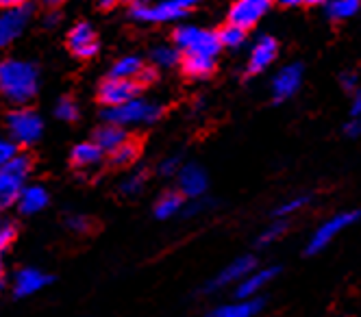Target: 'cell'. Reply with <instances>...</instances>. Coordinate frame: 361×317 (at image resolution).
I'll return each mask as SVG.
<instances>
[{
	"instance_id": "obj_1",
	"label": "cell",
	"mask_w": 361,
	"mask_h": 317,
	"mask_svg": "<svg viewBox=\"0 0 361 317\" xmlns=\"http://www.w3.org/2000/svg\"><path fill=\"white\" fill-rule=\"evenodd\" d=\"M39 87V70L22 59L0 61V96L13 104H27Z\"/></svg>"
},
{
	"instance_id": "obj_2",
	"label": "cell",
	"mask_w": 361,
	"mask_h": 317,
	"mask_svg": "<svg viewBox=\"0 0 361 317\" xmlns=\"http://www.w3.org/2000/svg\"><path fill=\"white\" fill-rule=\"evenodd\" d=\"M164 116V107L157 102H148L142 98L128 100L124 104H118V107H107L102 111V120L107 124H116V126H135V124H154L157 120H161Z\"/></svg>"
},
{
	"instance_id": "obj_3",
	"label": "cell",
	"mask_w": 361,
	"mask_h": 317,
	"mask_svg": "<svg viewBox=\"0 0 361 317\" xmlns=\"http://www.w3.org/2000/svg\"><path fill=\"white\" fill-rule=\"evenodd\" d=\"M174 46L180 55H202V57H218L222 48L218 33L209 29H200V26L183 24L174 31Z\"/></svg>"
},
{
	"instance_id": "obj_4",
	"label": "cell",
	"mask_w": 361,
	"mask_h": 317,
	"mask_svg": "<svg viewBox=\"0 0 361 317\" xmlns=\"http://www.w3.org/2000/svg\"><path fill=\"white\" fill-rule=\"evenodd\" d=\"M33 161L29 154H16L11 161L0 168V209L18 202L22 189L27 187V176L31 174Z\"/></svg>"
},
{
	"instance_id": "obj_5",
	"label": "cell",
	"mask_w": 361,
	"mask_h": 317,
	"mask_svg": "<svg viewBox=\"0 0 361 317\" xmlns=\"http://www.w3.org/2000/svg\"><path fill=\"white\" fill-rule=\"evenodd\" d=\"M200 0H159L157 5H131V18L137 22H152V24H164V22H176L185 18Z\"/></svg>"
},
{
	"instance_id": "obj_6",
	"label": "cell",
	"mask_w": 361,
	"mask_h": 317,
	"mask_svg": "<svg viewBox=\"0 0 361 317\" xmlns=\"http://www.w3.org/2000/svg\"><path fill=\"white\" fill-rule=\"evenodd\" d=\"M357 220H359V211H342V213H335L333 218L322 222L307 244V254H318V252L326 250V246L335 240V237H338L342 230L350 228Z\"/></svg>"
},
{
	"instance_id": "obj_7",
	"label": "cell",
	"mask_w": 361,
	"mask_h": 317,
	"mask_svg": "<svg viewBox=\"0 0 361 317\" xmlns=\"http://www.w3.org/2000/svg\"><path fill=\"white\" fill-rule=\"evenodd\" d=\"M7 128H9V135L16 144L31 146L42 137L44 122L31 109H16L7 116Z\"/></svg>"
},
{
	"instance_id": "obj_8",
	"label": "cell",
	"mask_w": 361,
	"mask_h": 317,
	"mask_svg": "<svg viewBox=\"0 0 361 317\" xmlns=\"http://www.w3.org/2000/svg\"><path fill=\"white\" fill-rule=\"evenodd\" d=\"M252 270H257V259L252 254L238 256L235 261H231L226 268H222L207 285H204V294H214V292H220V289H224L228 285H238Z\"/></svg>"
},
{
	"instance_id": "obj_9",
	"label": "cell",
	"mask_w": 361,
	"mask_h": 317,
	"mask_svg": "<svg viewBox=\"0 0 361 317\" xmlns=\"http://www.w3.org/2000/svg\"><path fill=\"white\" fill-rule=\"evenodd\" d=\"M272 9V0H235L228 9V24L248 31L259 24Z\"/></svg>"
},
{
	"instance_id": "obj_10",
	"label": "cell",
	"mask_w": 361,
	"mask_h": 317,
	"mask_svg": "<svg viewBox=\"0 0 361 317\" xmlns=\"http://www.w3.org/2000/svg\"><path fill=\"white\" fill-rule=\"evenodd\" d=\"M140 89H142V85L137 81L109 76L107 81L100 85L98 98L102 104H107V107H118V104H124L128 100L140 98Z\"/></svg>"
},
{
	"instance_id": "obj_11",
	"label": "cell",
	"mask_w": 361,
	"mask_h": 317,
	"mask_svg": "<svg viewBox=\"0 0 361 317\" xmlns=\"http://www.w3.org/2000/svg\"><path fill=\"white\" fill-rule=\"evenodd\" d=\"M302 85V66L300 63H288L283 66L270 83L272 89V98L274 102H286L292 96H296V92Z\"/></svg>"
},
{
	"instance_id": "obj_12",
	"label": "cell",
	"mask_w": 361,
	"mask_h": 317,
	"mask_svg": "<svg viewBox=\"0 0 361 317\" xmlns=\"http://www.w3.org/2000/svg\"><path fill=\"white\" fill-rule=\"evenodd\" d=\"M276 55H279V42L272 35L257 37L255 44L250 46V52H248L246 72L248 74H262V72H266L274 63Z\"/></svg>"
},
{
	"instance_id": "obj_13",
	"label": "cell",
	"mask_w": 361,
	"mask_h": 317,
	"mask_svg": "<svg viewBox=\"0 0 361 317\" xmlns=\"http://www.w3.org/2000/svg\"><path fill=\"white\" fill-rule=\"evenodd\" d=\"M29 18H31L29 7H13L0 13V50L13 44L22 35V31L29 24Z\"/></svg>"
},
{
	"instance_id": "obj_14",
	"label": "cell",
	"mask_w": 361,
	"mask_h": 317,
	"mask_svg": "<svg viewBox=\"0 0 361 317\" xmlns=\"http://www.w3.org/2000/svg\"><path fill=\"white\" fill-rule=\"evenodd\" d=\"M176 178H178V192L183 196L198 200L207 194L209 178H207V172H204L198 163H185L178 170Z\"/></svg>"
},
{
	"instance_id": "obj_15",
	"label": "cell",
	"mask_w": 361,
	"mask_h": 317,
	"mask_svg": "<svg viewBox=\"0 0 361 317\" xmlns=\"http://www.w3.org/2000/svg\"><path fill=\"white\" fill-rule=\"evenodd\" d=\"M68 48L72 50L74 57L79 59H92L98 52V35L87 22L76 24L68 33Z\"/></svg>"
},
{
	"instance_id": "obj_16",
	"label": "cell",
	"mask_w": 361,
	"mask_h": 317,
	"mask_svg": "<svg viewBox=\"0 0 361 317\" xmlns=\"http://www.w3.org/2000/svg\"><path fill=\"white\" fill-rule=\"evenodd\" d=\"M279 268H257L252 270L244 280L235 285V298L238 300H248V298H259L264 289L279 276Z\"/></svg>"
},
{
	"instance_id": "obj_17",
	"label": "cell",
	"mask_w": 361,
	"mask_h": 317,
	"mask_svg": "<svg viewBox=\"0 0 361 317\" xmlns=\"http://www.w3.org/2000/svg\"><path fill=\"white\" fill-rule=\"evenodd\" d=\"M262 309H264V298H248V300L220 304L207 317H255L262 313Z\"/></svg>"
},
{
	"instance_id": "obj_18",
	"label": "cell",
	"mask_w": 361,
	"mask_h": 317,
	"mask_svg": "<svg viewBox=\"0 0 361 317\" xmlns=\"http://www.w3.org/2000/svg\"><path fill=\"white\" fill-rule=\"evenodd\" d=\"M48 282H50V278H48L44 272H39V270H35V268H27V270L18 272L13 292H16L18 298H27V296L37 294L39 289H44Z\"/></svg>"
},
{
	"instance_id": "obj_19",
	"label": "cell",
	"mask_w": 361,
	"mask_h": 317,
	"mask_svg": "<svg viewBox=\"0 0 361 317\" xmlns=\"http://www.w3.org/2000/svg\"><path fill=\"white\" fill-rule=\"evenodd\" d=\"M102 154H105V150H102L98 144H94V142H83V144H79V146H74L70 158H72V166H74V168H79V170H90V168L100 166Z\"/></svg>"
},
{
	"instance_id": "obj_20",
	"label": "cell",
	"mask_w": 361,
	"mask_h": 317,
	"mask_svg": "<svg viewBox=\"0 0 361 317\" xmlns=\"http://www.w3.org/2000/svg\"><path fill=\"white\" fill-rule=\"evenodd\" d=\"M46 204H48V192L42 187V185H29V187L22 189V194L18 198V206L24 216L39 213Z\"/></svg>"
},
{
	"instance_id": "obj_21",
	"label": "cell",
	"mask_w": 361,
	"mask_h": 317,
	"mask_svg": "<svg viewBox=\"0 0 361 317\" xmlns=\"http://www.w3.org/2000/svg\"><path fill=\"white\" fill-rule=\"evenodd\" d=\"M180 66H183V72L190 78H204V76L214 74L216 59L214 57H202V55H183V57H180Z\"/></svg>"
},
{
	"instance_id": "obj_22",
	"label": "cell",
	"mask_w": 361,
	"mask_h": 317,
	"mask_svg": "<svg viewBox=\"0 0 361 317\" xmlns=\"http://www.w3.org/2000/svg\"><path fill=\"white\" fill-rule=\"evenodd\" d=\"M124 139H126L124 128L116 124H102L94 133V144H98L105 152H114Z\"/></svg>"
},
{
	"instance_id": "obj_23",
	"label": "cell",
	"mask_w": 361,
	"mask_h": 317,
	"mask_svg": "<svg viewBox=\"0 0 361 317\" xmlns=\"http://www.w3.org/2000/svg\"><path fill=\"white\" fill-rule=\"evenodd\" d=\"M183 194L180 192H166L159 200H157V204H154V216H157L159 220H170V218H174L180 209H183Z\"/></svg>"
},
{
	"instance_id": "obj_24",
	"label": "cell",
	"mask_w": 361,
	"mask_h": 317,
	"mask_svg": "<svg viewBox=\"0 0 361 317\" xmlns=\"http://www.w3.org/2000/svg\"><path fill=\"white\" fill-rule=\"evenodd\" d=\"M144 61L135 55H128V57H122L114 63L111 68V76L116 78H128V81H137V76L142 74L144 70Z\"/></svg>"
},
{
	"instance_id": "obj_25",
	"label": "cell",
	"mask_w": 361,
	"mask_h": 317,
	"mask_svg": "<svg viewBox=\"0 0 361 317\" xmlns=\"http://www.w3.org/2000/svg\"><path fill=\"white\" fill-rule=\"evenodd\" d=\"M111 154V163L116 168H124V166H131L135 163V158L140 156V142L137 139H124Z\"/></svg>"
},
{
	"instance_id": "obj_26",
	"label": "cell",
	"mask_w": 361,
	"mask_h": 317,
	"mask_svg": "<svg viewBox=\"0 0 361 317\" xmlns=\"http://www.w3.org/2000/svg\"><path fill=\"white\" fill-rule=\"evenodd\" d=\"M361 9V0H326V15L331 20H348Z\"/></svg>"
},
{
	"instance_id": "obj_27",
	"label": "cell",
	"mask_w": 361,
	"mask_h": 317,
	"mask_svg": "<svg viewBox=\"0 0 361 317\" xmlns=\"http://www.w3.org/2000/svg\"><path fill=\"white\" fill-rule=\"evenodd\" d=\"M218 37H220V44L224 48H231V50L242 48L246 44V31L240 29V26H235V24H226L224 29L218 31Z\"/></svg>"
},
{
	"instance_id": "obj_28",
	"label": "cell",
	"mask_w": 361,
	"mask_h": 317,
	"mask_svg": "<svg viewBox=\"0 0 361 317\" xmlns=\"http://www.w3.org/2000/svg\"><path fill=\"white\" fill-rule=\"evenodd\" d=\"M150 57L159 68H172V66H176L180 61V57H183V55H180L176 46H157L152 50Z\"/></svg>"
},
{
	"instance_id": "obj_29",
	"label": "cell",
	"mask_w": 361,
	"mask_h": 317,
	"mask_svg": "<svg viewBox=\"0 0 361 317\" xmlns=\"http://www.w3.org/2000/svg\"><path fill=\"white\" fill-rule=\"evenodd\" d=\"M288 232V222H283V220H276V222H272L268 228H264L262 230V235L257 237V244H259L262 248H266V246H272L274 242H279L283 235Z\"/></svg>"
},
{
	"instance_id": "obj_30",
	"label": "cell",
	"mask_w": 361,
	"mask_h": 317,
	"mask_svg": "<svg viewBox=\"0 0 361 317\" xmlns=\"http://www.w3.org/2000/svg\"><path fill=\"white\" fill-rule=\"evenodd\" d=\"M55 116L63 122H74L79 120V104H76L72 98H61L55 104Z\"/></svg>"
},
{
	"instance_id": "obj_31",
	"label": "cell",
	"mask_w": 361,
	"mask_h": 317,
	"mask_svg": "<svg viewBox=\"0 0 361 317\" xmlns=\"http://www.w3.org/2000/svg\"><path fill=\"white\" fill-rule=\"evenodd\" d=\"M309 200H312V196H305V194H300V196H294V198H290V200H286L283 204H279L276 206V211H274V216L276 218H286V216H292V213H296V211H300Z\"/></svg>"
},
{
	"instance_id": "obj_32",
	"label": "cell",
	"mask_w": 361,
	"mask_h": 317,
	"mask_svg": "<svg viewBox=\"0 0 361 317\" xmlns=\"http://www.w3.org/2000/svg\"><path fill=\"white\" fill-rule=\"evenodd\" d=\"M144 185H146V172L140 170V172H135V174L128 176V178L120 185V189H122V194H126V196H135V194H140V192L144 189Z\"/></svg>"
},
{
	"instance_id": "obj_33",
	"label": "cell",
	"mask_w": 361,
	"mask_h": 317,
	"mask_svg": "<svg viewBox=\"0 0 361 317\" xmlns=\"http://www.w3.org/2000/svg\"><path fill=\"white\" fill-rule=\"evenodd\" d=\"M18 237V230H16V224L11 222H5L3 226H0V254H3L9 246H13Z\"/></svg>"
},
{
	"instance_id": "obj_34",
	"label": "cell",
	"mask_w": 361,
	"mask_h": 317,
	"mask_svg": "<svg viewBox=\"0 0 361 317\" xmlns=\"http://www.w3.org/2000/svg\"><path fill=\"white\" fill-rule=\"evenodd\" d=\"M180 168H183V163H180V156H168L159 163V174L161 176H176Z\"/></svg>"
},
{
	"instance_id": "obj_35",
	"label": "cell",
	"mask_w": 361,
	"mask_h": 317,
	"mask_svg": "<svg viewBox=\"0 0 361 317\" xmlns=\"http://www.w3.org/2000/svg\"><path fill=\"white\" fill-rule=\"evenodd\" d=\"M16 154H18V150H16V142L0 139V168H5Z\"/></svg>"
},
{
	"instance_id": "obj_36",
	"label": "cell",
	"mask_w": 361,
	"mask_h": 317,
	"mask_svg": "<svg viewBox=\"0 0 361 317\" xmlns=\"http://www.w3.org/2000/svg\"><path fill=\"white\" fill-rule=\"evenodd\" d=\"M68 228L74 232H87L92 228V220L85 216H70L68 218Z\"/></svg>"
},
{
	"instance_id": "obj_37",
	"label": "cell",
	"mask_w": 361,
	"mask_h": 317,
	"mask_svg": "<svg viewBox=\"0 0 361 317\" xmlns=\"http://www.w3.org/2000/svg\"><path fill=\"white\" fill-rule=\"evenodd\" d=\"M340 85L344 87V92L355 94V92L359 89V78H357V74H355V72H344V74L340 76Z\"/></svg>"
},
{
	"instance_id": "obj_38",
	"label": "cell",
	"mask_w": 361,
	"mask_h": 317,
	"mask_svg": "<svg viewBox=\"0 0 361 317\" xmlns=\"http://www.w3.org/2000/svg\"><path fill=\"white\" fill-rule=\"evenodd\" d=\"M344 133L355 139V137H361V118H348V122L344 124Z\"/></svg>"
},
{
	"instance_id": "obj_39",
	"label": "cell",
	"mask_w": 361,
	"mask_h": 317,
	"mask_svg": "<svg viewBox=\"0 0 361 317\" xmlns=\"http://www.w3.org/2000/svg\"><path fill=\"white\" fill-rule=\"evenodd\" d=\"M348 116H350V118H361V89H357V92L353 94Z\"/></svg>"
},
{
	"instance_id": "obj_40",
	"label": "cell",
	"mask_w": 361,
	"mask_h": 317,
	"mask_svg": "<svg viewBox=\"0 0 361 317\" xmlns=\"http://www.w3.org/2000/svg\"><path fill=\"white\" fill-rule=\"evenodd\" d=\"M154 78H157V70H154V68H144L142 74L137 76V83L140 85H148V83L154 81Z\"/></svg>"
},
{
	"instance_id": "obj_41",
	"label": "cell",
	"mask_w": 361,
	"mask_h": 317,
	"mask_svg": "<svg viewBox=\"0 0 361 317\" xmlns=\"http://www.w3.org/2000/svg\"><path fill=\"white\" fill-rule=\"evenodd\" d=\"M27 0H0V7L3 9H13V7H24Z\"/></svg>"
},
{
	"instance_id": "obj_42",
	"label": "cell",
	"mask_w": 361,
	"mask_h": 317,
	"mask_svg": "<svg viewBox=\"0 0 361 317\" xmlns=\"http://www.w3.org/2000/svg\"><path fill=\"white\" fill-rule=\"evenodd\" d=\"M276 5H281V7H286V9H292V7H298V5H302V0H274Z\"/></svg>"
},
{
	"instance_id": "obj_43",
	"label": "cell",
	"mask_w": 361,
	"mask_h": 317,
	"mask_svg": "<svg viewBox=\"0 0 361 317\" xmlns=\"http://www.w3.org/2000/svg\"><path fill=\"white\" fill-rule=\"evenodd\" d=\"M120 0H100V5L102 7H114V5H118Z\"/></svg>"
},
{
	"instance_id": "obj_44",
	"label": "cell",
	"mask_w": 361,
	"mask_h": 317,
	"mask_svg": "<svg viewBox=\"0 0 361 317\" xmlns=\"http://www.w3.org/2000/svg\"><path fill=\"white\" fill-rule=\"evenodd\" d=\"M44 5H48V7H55V5H61L63 0H42Z\"/></svg>"
},
{
	"instance_id": "obj_45",
	"label": "cell",
	"mask_w": 361,
	"mask_h": 317,
	"mask_svg": "<svg viewBox=\"0 0 361 317\" xmlns=\"http://www.w3.org/2000/svg\"><path fill=\"white\" fill-rule=\"evenodd\" d=\"M326 0H302V5H322Z\"/></svg>"
},
{
	"instance_id": "obj_46",
	"label": "cell",
	"mask_w": 361,
	"mask_h": 317,
	"mask_svg": "<svg viewBox=\"0 0 361 317\" xmlns=\"http://www.w3.org/2000/svg\"><path fill=\"white\" fill-rule=\"evenodd\" d=\"M0 278H3V254H0Z\"/></svg>"
},
{
	"instance_id": "obj_47",
	"label": "cell",
	"mask_w": 361,
	"mask_h": 317,
	"mask_svg": "<svg viewBox=\"0 0 361 317\" xmlns=\"http://www.w3.org/2000/svg\"><path fill=\"white\" fill-rule=\"evenodd\" d=\"M0 292H3V280H0Z\"/></svg>"
},
{
	"instance_id": "obj_48",
	"label": "cell",
	"mask_w": 361,
	"mask_h": 317,
	"mask_svg": "<svg viewBox=\"0 0 361 317\" xmlns=\"http://www.w3.org/2000/svg\"><path fill=\"white\" fill-rule=\"evenodd\" d=\"M0 226H3V222H0Z\"/></svg>"
}]
</instances>
